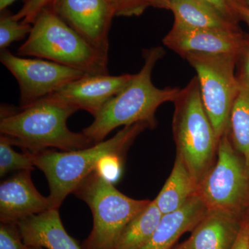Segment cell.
Returning <instances> with one entry per match:
<instances>
[{"mask_svg": "<svg viewBox=\"0 0 249 249\" xmlns=\"http://www.w3.org/2000/svg\"><path fill=\"white\" fill-rule=\"evenodd\" d=\"M164 55L162 47L145 49L142 53L143 66L133 74L128 84L108 101L92 124L83 130L93 142H103L116 127L145 123L153 127L155 112L163 103L174 102L178 96V88H159L152 83L156 64Z\"/></svg>", "mask_w": 249, "mask_h": 249, "instance_id": "6da1fadb", "label": "cell"}, {"mask_svg": "<svg viewBox=\"0 0 249 249\" xmlns=\"http://www.w3.org/2000/svg\"><path fill=\"white\" fill-rule=\"evenodd\" d=\"M77 111L47 98L16 111L2 106L0 132L13 145L31 152L51 147L65 152L82 150L95 143L83 132H72L67 127L69 118Z\"/></svg>", "mask_w": 249, "mask_h": 249, "instance_id": "7a4b0ae2", "label": "cell"}, {"mask_svg": "<svg viewBox=\"0 0 249 249\" xmlns=\"http://www.w3.org/2000/svg\"><path fill=\"white\" fill-rule=\"evenodd\" d=\"M147 127L145 123L124 126L112 138L74 151L45 150L31 152L34 165L42 170L48 181V196L52 209H59L69 195L84 178L96 170L101 160L108 156L124 157L138 135Z\"/></svg>", "mask_w": 249, "mask_h": 249, "instance_id": "3957f363", "label": "cell"}, {"mask_svg": "<svg viewBox=\"0 0 249 249\" xmlns=\"http://www.w3.org/2000/svg\"><path fill=\"white\" fill-rule=\"evenodd\" d=\"M18 55L47 59L86 74H109V56L90 46L62 20L54 8L39 13Z\"/></svg>", "mask_w": 249, "mask_h": 249, "instance_id": "277c9868", "label": "cell"}, {"mask_svg": "<svg viewBox=\"0 0 249 249\" xmlns=\"http://www.w3.org/2000/svg\"><path fill=\"white\" fill-rule=\"evenodd\" d=\"M174 103L177 152L183 157L199 187L215 162L219 139L205 110L196 76L180 90Z\"/></svg>", "mask_w": 249, "mask_h": 249, "instance_id": "5b68a950", "label": "cell"}, {"mask_svg": "<svg viewBox=\"0 0 249 249\" xmlns=\"http://www.w3.org/2000/svg\"><path fill=\"white\" fill-rule=\"evenodd\" d=\"M73 193L88 205L93 214V229L83 244L84 249H114L125 226L152 201L124 196L96 170Z\"/></svg>", "mask_w": 249, "mask_h": 249, "instance_id": "8992f818", "label": "cell"}, {"mask_svg": "<svg viewBox=\"0 0 249 249\" xmlns=\"http://www.w3.org/2000/svg\"><path fill=\"white\" fill-rule=\"evenodd\" d=\"M240 55L189 53L184 55L195 69L201 101L217 139L229 130V118L240 88L235 68Z\"/></svg>", "mask_w": 249, "mask_h": 249, "instance_id": "52a82bcc", "label": "cell"}, {"mask_svg": "<svg viewBox=\"0 0 249 249\" xmlns=\"http://www.w3.org/2000/svg\"><path fill=\"white\" fill-rule=\"evenodd\" d=\"M209 210L240 214L249 196V169L232 145L229 130L219 139L217 158L198 187Z\"/></svg>", "mask_w": 249, "mask_h": 249, "instance_id": "ba28073f", "label": "cell"}, {"mask_svg": "<svg viewBox=\"0 0 249 249\" xmlns=\"http://www.w3.org/2000/svg\"><path fill=\"white\" fill-rule=\"evenodd\" d=\"M0 61L18 81L19 108L27 107L43 99L86 74L49 60L22 58L7 49L1 50Z\"/></svg>", "mask_w": 249, "mask_h": 249, "instance_id": "9c48e42d", "label": "cell"}, {"mask_svg": "<svg viewBox=\"0 0 249 249\" xmlns=\"http://www.w3.org/2000/svg\"><path fill=\"white\" fill-rule=\"evenodd\" d=\"M54 9L90 46L109 56V30L116 16L111 0H58Z\"/></svg>", "mask_w": 249, "mask_h": 249, "instance_id": "30bf717a", "label": "cell"}, {"mask_svg": "<svg viewBox=\"0 0 249 249\" xmlns=\"http://www.w3.org/2000/svg\"><path fill=\"white\" fill-rule=\"evenodd\" d=\"M133 74H85L45 97L53 102L82 109L96 117L109 100L124 89Z\"/></svg>", "mask_w": 249, "mask_h": 249, "instance_id": "8fae6325", "label": "cell"}, {"mask_svg": "<svg viewBox=\"0 0 249 249\" xmlns=\"http://www.w3.org/2000/svg\"><path fill=\"white\" fill-rule=\"evenodd\" d=\"M247 40L240 30L199 29L175 22L163 42L183 57L189 53L240 55Z\"/></svg>", "mask_w": 249, "mask_h": 249, "instance_id": "7c38bea8", "label": "cell"}, {"mask_svg": "<svg viewBox=\"0 0 249 249\" xmlns=\"http://www.w3.org/2000/svg\"><path fill=\"white\" fill-rule=\"evenodd\" d=\"M32 170H19L1 183V222L18 223L52 209L48 196H42L34 186Z\"/></svg>", "mask_w": 249, "mask_h": 249, "instance_id": "4fadbf2b", "label": "cell"}, {"mask_svg": "<svg viewBox=\"0 0 249 249\" xmlns=\"http://www.w3.org/2000/svg\"><path fill=\"white\" fill-rule=\"evenodd\" d=\"M240 217V214L208 210L181 246L185 249H231L243 226Z\"/></svg>", "mask_w": 249, "mask_h": 249, "instance_id": "5bb4252c", "label": "cell"}, {"mask_svg": "<svg viewBox=\"0 0 249 249\" xmlns=\"http://www.w3.org/2000/svg\"><path fill=\"white\" fill-rule=\"evenodd\" d=\"M17 224L26 246L45 249H83L67 233L58 209H49Z\"/></svg>", "mask_w": 249, "mask_h": 249, "instance_id": "9a60e30c", "label": "cell"}, {"mask_svg": "<svg viewBox=\"0 0 249 249\" xmlns=\"http://www.w3.org/2000/svg\"><path fill=\"white\" fill-rule=\"evenodd\" d=\"M208 210L196 193L181 209L163 214L153 235L141 249H171L183 233L194 229Z\"/></svg>", "mask_w": 249, "mask_h": 249, "instance_id": "2e32d148", "label": "cell"}, {"mask_svg": "<svg viewBox=\"0 0 249 249\" xmlns=\"http://www.w3.org/2000/svg\"><path fill=\"white\" fill-rule=\"evenodd\" d=\"M197 191L198 187L186 163L177 152L169 178L154 201L163 215L181 209Z\"/></svg>", "mask_w": 249, "mask_h": 249, "instance_id": "e0dca14e", "label": "cell"}, {"mask_svg": "<svg viewBox=\"0 0 249 249\" xmlns=\"http://www.w3.org/2000/svg\"><path fill=\"white\" fill-rule=\"evenodd\" d=\"M170 11L175 22L199 29L223 31L240 30L237 23L224 17L213 6L203 0H178Z\"/></svg>", "mask_w": 249, "mask_h": 249, "instance_id": "ac0fdd59", "label": "cell"}, {"mask_svg": "<svg viewBox=\"0 0 249 249\" xmlns=\"http://www.w3.org/2000/svg\"><path fill=\"white\" fill-rule=\"evenodd\" d=\"M163 214L155 201L134 217L124 228L114 249H141L158 227Z\"/></svg>", "mask_w": 249, "mask_h": 249, "instance_id": "d6986e66", "label": "cell"}, {"mask_svg": "<svg viewBox=\"0 0 249 249\" xmlns=\"http://www.w3.org/2000/svg\"><path fill=\"white\" fill-rule=\"evenodd\" d=\"M239 81L240 88L229 118V133L249 169V84L240 78Z\"/></svg>", "mask_w": 249, "mask_h": 249, "instance_id": "ffe728a7", "label": "cell"}, {"mask_svg": "<svg viewBox=\"0 0 249 249\" xmlns=\"http://www.w3.org/2000/svg\"><path fill=\"white\" fill-rule=\"evenodd\" d=\"M13 144L6 136L0 137V177L3 178L12 171L34 170L32 159L27 150L22 153L15 151Z\"/></svg>", "mask_w": 249, "mask_h": 249, "instance_id": "44dd1931", "label": "cell"}, {"mask_svg": "<svg viewBox=\"0 0 249 249\" xmlns=\"http://www.w3.org/2000/svg\"><path fill=\"white\" fill-rule=\"evenodd\" d=\"M32 24L15 19L7 10L1 11L0 17V49H7L13 42L22 40L29 36Z\"/></svg>", "mask_w": 249, "mask_h": 249, "instance_id": "7402d4cb", "label": "cell"}, {"mask_svg": "<svg viewBox=\"0 0 249 249\" xmlns=\"http://www.w3.org/2000/svg\"><path fill=\"white\" fill-rule=\"evenodd\" d=\"M17 223L1 222L0 249H25Z\"/></svg>", "mask_w": 249, "mask_h": 249, "instance_id": "603a6c76", "label": "cell"}, {"mask_svg": "<svg viewBox=\"0 0 249 249\" xmlns=\"http://www.w3.org/2000/svg\"><path fill=\"white\" fill-rule=\"evenodd\" d=\"M58 0H29L24 3L22 9L14 15L15 19L32 24L42 10L54 8Z\"/></svg>", "mask_w": 249, "mask_h": 249, "instance_id": "cb8c5ba5", "label": "cell"}, {"mask_svg": "<svg viewBox=\"0 0 249 249\" xmlns=\"http://www.w3.org/2000/svg\"><path fill=\"white\" fill-rule=\"evenodd\" d=\"M118 17L139 16L150 6L147 0H111Z\"/></svg>", "mask_w": 249, "mask_h": 249, "instance_id": "d4e9b609", "label": "cell"}, {"mask_svg": "<svg viewBox=\"0 0 249 249\" xmlns=\"http://www.w3.org/2000/svg\"><path fill=\"white\" fill-rule=\"evenodd\" d=\"M123 160L124 157L118 156L105 157L100 162L96 171L111 182L114 183L120 178Z\"/></svg>", "mask_w": 249, "mask_h": 249, "instance_id": "484cf974", "label": "cell"}, {"mask_svg": "<svg viewBox=\"0 0 249 249\" xmlns=\"http://www.w3.org/2000/svg\"><path fill=\"white\" fill-rule=\"evenodd\" d=\"M213 6L221 14L232 22L238 23L240 20L239 9L243 4L241 0H203Z\"/></svg>", "mask_w": 249, "mask_h": 249, "instance_id": "4316f807", "label": "cell"}, {"mask_svg": "<svg viewBox=\"0 0 249 249\" xmlns=\"http://www.w3.org/2000/svg\"><path fill=\"white\" fill-rule=\"evenodd\" d=\"M239 59H241L242 62L241 65L242 67L240 75L238 78L249 84V39L247 40L242 53H240Z\"/></svg>", "mask_w": 249, "mask_h": 249, "instance_id": "83f0119b", "label": "cell"}, {"mask_svg": "<svg viewBox=\"0 0 249 249\" xmlns=\"http://www.w3.org/2000/svg\"><path fill=\"white\" fill-rule=\"evenodd\" d=\"M231 249H249V224H243Z\"/></svg>", "mask_w": 249, "mask_h": 249, "instance_id": "f1b7e54d", "label": "cell"}, {"mask_svg": "<svg viewBox=\"0 0 249 249\" xmlns=\"http://www.w3.org/2000/svg\"><path fill=\"white\" fill-rule=\"evenodd\" d=\"M178 0H147L150 6L162 9L170 10L174 2Z\"/></svg>", "mask_w": 249, "mask_h": 249, "instance_id": "f546056e", "label": "cell"}, {"mask_svg": "<svg viewBox=\"0 0 249 249\" xmlns=\"http://www.w3.org/2000/svg\"><path fill=\"white\" fill-rule=\"evenodd\" d=\"M239 16L240 20L244 21L249 28V9L245 5H241L239 9Z\"/></svg>", "mask_w": 249, "mask_h": 249, "instance_id": "4dcf8cb0", "label": "cell"}, {"mask_svg": "<svg viewBox=\"0 0 249 249\" xmlns=\"http://www.w3.org/2000/svg\"><path fill=\"white\" fill-rule=\"evenodd\" d=\"M16 1H18V0H0V11H4ZM22 1L26 3L29 1V0H22Z\"/></svg>", "mask_w": 249, "mask_h": 249, "instance_id": "1f68e13d", "label": "cell"}, {"mask_svg": "<svg viewBox=\"0 0 249 249\" xmlns=\"http://www.w3.org/2000/svg\"><path fill=\"white\" fill-rule=\"evenodd\" d=\"M241 1H242L244 5H245L249 9V0H241Z\"/></svg>", "mask_w": 249, "mask_h": 249, "instance_id": "d6a6232c", "label": "cell"}, {"mask_svg": "<svg viewBox=\"0 0 249 249\" xmlns=\"http://www.w3.org/2000/svg\"><path fill=\"white\" fill-rule=\"evenodd\" d=\"M45 249L41 248V247H29V246H26V249Z\"/></svg>", "mask_w": 249, "mask_h": 249, "instance_id": "836d02e7", "label": "cell"}, {"mask_svg": "<svg viewBox=\"0 0 249 249\" xmlns=\"http://www.w3.org/2000/svg\"><path fill=\"white\" fill-rule=\"evenodd\" d=\"M175 249H185L184 248H183V247H182V246L181 245H180L179 247H178V248H176Z\"/></svg>", "mask_w": 249, "mask_h": 249, "instance_id": "e575fe53", "label": "cell"}]
</instances>
